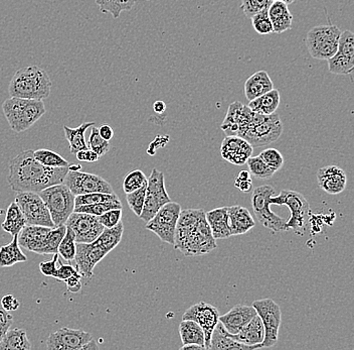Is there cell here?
I'll return each instance as SVG.
<instances>
[{"mask_svg": "<svg viewBox=\"0 0 354 350\" xmlns=\"http://www.w3.org/2000/svg\"><path fill=\"white\" fill-rule=\"evenodd\" d=\"M87 145H88L89 149L95 152L100 158L103 156L104 154H107L111 149L109 141L104 140V138L100 136L99 130L95 127L94 125L92 126L90 138H89V141Z\"/></svg>", "mask_w": 354, "mask_h": 350, "instance_id": "44", "label": "cell"}, {"mask_svg": "<svg viewBox=\"0 0 354 350\" xmlns=\"http://www.w3.org/2000/svg\"><path fill=\"white\" fill-rule=\"evenodd\" d=\"M63 183L75 196L90 193H114L110 183L95 174L69 169Z\"/></svg>", "mask_w": 354, "mask_h": 350, "instance_id": "14", "label": "cell"}, {"mask_svg": "<svg viewBox=\"0 0 354 350\" xmlns=\"http://www.w3.org/2000/svg\"><path fill=\"white\" fill-rule=\"evenodd\" d=\"M210 349L212 350H252L251 347L238 342L228 336V331L223 324L219 322L212 331L210 338Z\"/></svg>", "mask_w": 354, "mask_h": 350, "instance_id": "29", "label": "cell"}, {"mask_svg": "<svg viewBox=\"0 0 354 350\" xmlns=\"http://www.w3.org/2000/svg\"><path fill=\"white\" fill-rule=\"evenodd\" d=\"M69 167L49 168L36 160L34 151L27 150L17 154L10 164L8 184L14 192L38 193L43 189L64 181Z\"/></svg>", "mask_w": 354, "mask_h": 350, "instance_id": "1", "label": "cell"}, {"mask_svg": "<svg viewBox=\"0 0 354 350\" xmlns=\"http://www.w3.org/2000/svg\"><path fill=\"white\" fill-rule=\"evenodd\" d=\"M119 197L115 193H90V194L78 195L75 198V206L93 205L108 201H119Z\"/></svg>", "mask_w": 354, "mask_h": 350, "instance_id": "43", "label": "cell"}, {"mask_svg": "<svg viewBox=\"0 0 354 350\" xmlns=\"http://www.w3.org/2000/svg\"><path fill=\"white\" fill-rule=\"evenodd\" d=\"M216 240L206 221L205 211H180L173 245L175 249L186 256H203L217 249Z\"/></svg>", "mask_w": 354, "mask_h": 350, "instance_id": "2", "label": "cell"}, {"mask_svg": "<svg viewBox=\"0 0 354 350\" xmlns=\"http://www.w3.org/2000/svg\"><path fill=\"white\" fill-rule=\"evenodd\" d=\"M181 206L177 202H168L146 223L147 230L153 232L164 243L175 245V229Z\"/></svg>", "mask_w": 354, "mask_h": 350, "instance_id": "10", "label": "cell"}, {"mask_svg": "<svg viewBox=\"0 0 354 350\" xmlns=\"http://www.w3.org/2000/svg\"><path fill=\"white\" fill-rule=\"evenodd\" d=\"M261 160L269 167L279 171L284 165V156L276 149H266L259 154Z\"/></svg>", "mask_w": 354, "mask_h": 350, "instance_id": "49", "label": "cell"}, {"mask_svg": "<svg viewBox=\"0 0 354 350\" xmlns=\"http://www.w3.org/2000/svg\"><path fill=\"white\" fill-rule=\"evenodd\" d=\"M65 225L74 232L77 243H94L105 228L96 215L79 212L71 213Z\"/></svg>", "mask_w": 354, "mask_h": 350, "instance_id": "15", "label": "cell"}, {"mask_svg": "<svg viewBox=\"0 0 354 350\" xmlns=\"http://www.w3.org/2000/svg\"><path fill=\"white\" fill-rule=\"evenodd\" d=\"M147 182L146 176L141 169H134L124 178L123 190L125 194L133 192Z\"/></svg>", "mask_w": 354, "mask_h": 350, "instance_id": "47", "label": "cell"}, {"mask_svg": "<svg viewBox=\"0 0 354 350\" xmlns=\"http://www.w3.org/2000/svg\"><path fill=\"white\" fill-rule=\"evenodd\" d=\"M179 334L184 345L199 344L206 347L203 330L195 321L182 320L179 324Z\"/></svg>", "mask_w": 354, "mask_h": 350, "instance_id": "34", "label": "cell"}, {"mask_svg": "<svg viewBox=\"0 0 354 350\" xmlns=\"http://www.w3.org/2000/svg\"><path fill=\"white\" fill-rule=\"evenodd\" d=\"M77 158L81 162H88V163H95L97 161H99L100 156H98L95 152H93L92 150L86 149L82 150V151L78 152Z\"/></svg>", "mask_w": 354, "mask_h": 350, "instance_id": "57", "label": "cell"}, {"mask_svg": "<svg viewBox=\"0 0 354 350\" xmlns=\"http://www.w3.org/2000/svg\"><path fill=\"white\" fill-rule=\"evenodd\" d=\"M94 123H85L82 125L78 126L77 128H71L69 126L65 125L64 130L66 134L67 141H69V150L71 154H77L78 152L82 150L88 149L86 138H85V134H86L88 128L92 127Z\"/></svg>", "mask_w": 354, "mask_h": 350, "instance_id": "33", "label": "cell"}, {"mask_svg": "<svg viewBox=\"0 0 354 350\" xmlns=\"http://www.w3.org/2000/svg\"><path fill=\"white\" fill-rule=\"evenodd\" d=\"M170 201V197L165 188L164 174L157 169H152L147 179L144 206L139 217L147 223L162 206Z\"/></svg>", "mask_w": 354, "mask_h": 350, "instance_id": "11", "label": "cell"}, {"mask_svg": "<svg viewBox=\"0 0 354 350\" xmlns=\"http://www.w3.org/2000/svg\"><path fill=\"white\" fill-rule=\"evenodd\" d=\"M256 315L257 312L253 306L236 305L227 314L219 316V322L223 324V327L230 334H236Z\"/></svg>", "mask_w": 354, "mask_h": 350, "instance_id": "22", "label": "cell"}, {"mask_svg": "<svg viewBox=\"0 0 354 350\" xmlns=\"http://www.w3.org/2000/svg\"><path fill=\"white\" fill-rule=\"evenodd\" d=\"M219 310L206 302H199L191 306L184 313L182 320H192L201 326L205 333V345L210 349L212 331L219 323Z\"/></svg>", "mask_w": 354, "mask_h": 350, "instance_id": "16", "label": "cell"}, {"mask_svg": "<svg viewBox=\"0 0 354 350\" xmlns=\"http://www.w3.org/2000/svg\"><path fill=\"white\" fill-rule=\"evenodd\" d=\"M274 89V84L267 71H258L245 83V95L249 101L262 96Z\"/></svg>", "mask_w": 354, "mask_h": 350, "instance_id": "25", "label": "cell"}, {"mask_svg": "<svg viewBox=\"0 0 354 350\" xmlns=\"http://www.w3.org/2000/svg\"><path fill=\"white\" fill-rule=\"evenodd\" d=\"M147 182L140 188L133 191V192L126 194V200H127L128 205L130 209L133 211L134 214L140 216L142 212L143 206H144L145 195H146Z\"/></svg>", "mask_w": 354, "mask_h": 350, "instance_id": "45", "label": "cell"}, {"mask_svg": "<svg viewBox=\"0 0 354 350\" xmlns=\"http://www.w3.org/2000/svg\"><path fill=\"white\" fill-rule=\"evenodd\" d=\"M0 303H1L2 307L5 309L6 311H8V312H10V311L17 310L19 306H21L19 300L12 294L4 296L1 301H0Z\"/></svg>", "mask_w": 354, "mask_h": 350, "instance_id": "56", "label": "cell"}, {"mask_svg": "<svg viewBox=\"0 0 354 350\" xmlns=\"http://www.w3.org/2000/svg\"><path fill=\"white\" fill-rule=\"evenodd\" d=\"M268 14L275 34H283L286 30L292 28L293 15L284 2L273 1L269 8Z\"/></svg>", "mask_w": 354, "mask_h": 350, "instance_id": "27", "label": "cell"}, {"mask_svg": "<svg viewBox=\"0 0 354 350\" xmlns=\"http://www.w3.org/2000/svg\"><path fill=\"white\" fill-rule=\"evenodd\" d=\"M122 203L120 200L119 201H108L103 203L93 204V205H79L75 206L74 212L88 213V214L99 215L107 212L112 209H122Z\"/></svg>", "mask_w": 354, "mask_h": 350, "instance_id": "40", "label": "cell"}, {"mask_svg": "<svg viewBox=\"0 0 354 350\" xmlns=\"http://www.w3.org/2000/svg\"><path fill=\"white\" fill-rule=\"evenodd\" d=\"M76 251H77V243H76L75 234L69 228H67L66 234L58 245V254L67 262H74Z\"/></svg>", "mask_w": 354, "mask_h": 350, "instance_id": "42", "label": "cell"}, {"mask_svg": "<svg viewBox=\"0 0 354 350\" xmlns=\"http://www.w3.org/2000/svg\"><path fill=\"white\" fill-rule=\"evenodd\" d=\"M221 156L236 166H243L253 154V147L243 138L227 136L221 147Z\"/></svg>", "mask_w": 354, "mask_h": 350, "instance_id": "19", "label": "cell"}, {"mask_svg": "<svg viewBox=\"0 0 354 350\" xmlns=\"http://www.w3.org/2000/svg\"><path fill=\"white\" fill-rule=\"evenodd\" d=\"M30 340L27 338V331L21 328L8 329L5 336L0 341V350H30Z\"/></svg>", "mask_w": 354, "mask_h": 350, "instance_id": "31", "label": "cell"}, {"mask_svg": "<svg viewBox=\"0 0 354 350\" xmlns=\"http://www.w3.org/2000/svg\"><path fill=\"white\" fill-rule=\"evenodd\" d=\"M58 260V254H54V258L51 260H45L41 262L40 271L45 277L55 278L56 273V262Z\"/></svg>", "mask_w": 354, "mask_h": 350, "instance_id": "53", "label": "cell"}, {"mask_svg": "<svg viewBox=\"0 0 354 350\" xmlns=\"http://www.w3.org/2000/svg\"><path fill=\"white\" fill-rule=\"evenodd\" d=\"M153 110L158 114H162L166 110V104L162 100H157V101L154 102Z\"/></svg>", "mask_w": 354, "mask_h": 350, "instance_id": "60", "label": "cell"}, {"mask_svg": "<svg viewBox=\"0 0 354 350\" xmlns=\"http://www.w3.org/2000/svg\"><path fill=\"white\" fill-rule=\"evenodd\" d=\"M38 195L45 202L51 214L52 220L56 226L64 225L75 208V195L64 184L53 185L43 189Z\"/></svg>", "mask_w": 354, "mask_h": 350, "instance_id": "7", "label": "cell"}, {"mask_svg": "<svg viewBox=\"0 0 354 350\" xmlns=\"http://www.w3.org/2000/svg\"><path fill=\"white\" fill-rule=\"evenodd\" d=\"M281 102L279 90L272 89L262 96L249 101V107L252 112L263 115H271L277 112Z\"/></svg>", "mask_w": 354, "mask_h": 350, "instance_id": "28", "label": "cell"}, {"mask_svg": "<svg viewBox=\"0 0 354 350\" xmlns=\"http://www.w3.org/2000/svg\"><path fill=\"white\" fill-rule=\"evenodd\" d=\"M77 274H80L79 271H78L77 269L71 266V265L60 264V267L56 269L55 279L65 282V280L69 279V277L77 275Z\"/></svg>", "mask_w": 354, "mask_h": 350, "instance_id": "54", "label": "cell"}, {"mask_svg": "<svg viewBox=\"0 0 354 350\" xmlns=\"http://www.w3.org/2000/svg\"><path fill=\"white\" fill-rule=\"evenodd\" d=\"M341 30L336 25H318L311 28L306 36V45L312 58L325 60L335 55Z\"/></svg>", "mask_w": 354, "mask_h": 350, "instance_id": "8", "label": "cell"}, {"mask_svg": "<svg viewBox=\"0 0 354 350\" xmlns=\"http://www.w3.org/2000/svg\"><path fill=\"white\" fill-rule=\"evenodd\" d=\"M273 0H242L241 10L244 12L245 17L251 19L258 12L264 10H269Z\"/></svg>", "mask_w": 354, "mask_h": 350, "instance_id": "48", "label": "cell"}, {"mask_svg": "<svg viewBox=\"0 0 354 350\" xmlns=\"http://www.w3.org/2000/svg\"><path fill=\"white\" fill-rule=\"evenodd\" d=\"M251 19L254 30L261 36L273 34V25L270 17H269L268 10H264L262 12H258L257 14L252 17Z\"/></svg>", "mask_w": 354, "mask_h": 350, "instance_id": "46", "label": "cell"}, {"mask_svg": "<svg viewBox=\"0 0 354 350\" xmlns=\"http://www.w3.org/2000/svg\"><path fill=\"white\" fill-rule=\"evenodd\" d=\"M52 227L40 225H25L19 234V243L27 251L41 254L45 245Z\"/></svg>", "mask_w": 354, "mask_h": 350, "instance_id": "21", "label": "cell"}, {"mask_svg": "<svg viewBox=\"0 0 354 350\" xmlns=\"http://www.w3.org/2000/svg\"><path fill=\"white\" fill-rule=\"evenodd\" d=\"M231 236H242L255 227L256 221L250 211L242 206L234 205L228 207Z\"/></svg>", "mask_w": 354, "mask_h": 350, "instance_id": "24", "label": "cell"}, {"mask_svg": "<svg viewBox=\"0 0 354 350\" xmlns=\"http://www.w3.org/2000/svg\"><path fill=\"white\" fill-rule=\"evenodd\" d=\"M136 0H96L100 10L103 14H110L114 19H118L121 12L131 10Z\"/></svg>", "mask_w": 354, "mask_h": 350, "instance_id": "36", "label": "cell"}, {"mask_svg": "<svg viewBox=\"0 0 354 350\" xmlns=\"http://www.w3.org/2000/svg\"><path fill=\"white\" fill-rule=\"evenodd\" d=\"M245 164L249 167V172L251 176L259 178V179L268 180L273 177L276 169L271 168L268 165L265 164L260 156H250Z\"/></svg>", "mask_w": 354, "mask_h": 350, "instance_id": "39", "label": "cell"}, {"mask_svg": "<svg viewBox=\"0 0 354 350\" xmlns=\"http://www.w3.org/2000/svg\"><path fill=\"white\" fill-rule=\"evenodd\" d=\"M206 221L212 230L214 239H225L231 238L228 207L217 208L206 213Z\"/></svg>", "mask_w": 354, "mask_h": 350, "instance_id": "26", "label": "cell"}, {"mask_svg": "<svg viewBox=\"0 0 354 350\" xmlns=\"http://www.w3.org/2000/svg\"><path fill=\"white\" fill-rule=\"evenodd\" d=\"M188 349H206L205 347H201V345L199 344H184L182 345L181 350H188Z\"/></svg>", "mask_w": 354, "mask_h": 350, "instance_id": "62", "label": "cell"}, {"mask_svg": "<svg viewBox=\"0 0 354 350\" xmlns=\"http://www.w3.org/2000/svg\"><path fill=\"white\" fill-rule=\"evenodd\" d=\"M271 205H286L291 212L286 221L288 230L293 229L297 234H303L309 223L310 205L306 198L296 191L282 190L277 196L269 199Z\"/></svg>", "mask_w": 354, "mask_h": 350, "instance_id": "6", "label": "cell"}, {"mask_svg": "<svg viewBox=\"0 0 354 350\" xmlns=\"http://www.w3.org/2000/svg\"><path fill=\"white\" fill-rule=\"evenodd\" d=\"M273 1H281L284 2V3H286L287 6H289V4H292L293 2L295 1V0H273Z\"/></svg>", "mask_w": 354, "mask_h": 350, "instance_id": "63", "label": "cell"}, {"mask_svg": "<svg viewBox=\"0 0 354 350\" xmlns=\"http://www.w3.org/2000/svg\"><path fill=\"white\" fill-rule=\"evenodd\" d=\"M328 69L335 75H351L354 69V56H347L336 53L328 59Z\"/></svg>", "mask_w": 354, "mask_h": 350, "instance_id": "37", "label": "cell"}, {"mask_svg": "<svg viewBox=\"0 0 354 350\" xmlns=\"http://www.w3.org/2000/svg\"><path fill=\"white\" fill-rule=\"evenodd\" d=\"M338 54L347 56H354V34L351 30L341 32L338 42Z\"/></svg>", "mask_w": 354, "mask_h": 350, "instance_id": "50", "label": "cell"}, {"mask_svg": "<svg viewBox=\"0 0 354 350\" xmlns=\"http://www.w3.org/2000/svg\"><path fill=\"white\" fill-rule=\"evenodd\" d=\"M254 308L264 325L265 337L262 349L273 347L277 344L281 326L282 312L280 306L272 299H261L253 302Z\"/></svg>", "mask_w": 354, "mask_h": 350, "instance_id": "12", "label": "cell"}, {"mask_svg": "<svg viewBox=\"0 0 354 350\" xmlns=\"http://www.w3.org/2000/svg\"><path fill=\"white\" fill-rule=\"evenodd\" d=\"M25 225L27 223L21 208L17 205L16 202H12L6 211L5 219L2 223V229L14 236L15 234H19Z\"/></svg>", "mask_w": 354, "mask_h": 350, "instance_id": "32", "label": "cell"}, {"mask_svg": "<svg viewBox=\"0 0 354 350\" xmlns=\"http://www.w3.org/2000/svg\"><path fill=\"white\" fill-rule=\"evenodd\" d=\"M98 130H99L100 136L105 141H109L112 140L113 136H114V130H113V128L111 127L109 125H107V123L102 125Z\"/></svg>", "mask_w": 354, "mask_h": 350, "instance_id": "58", "label": "cell"}, {"mask_svg": "<svg viewBox=\"0 0 354 350\" xmlns=\"http://www.w3.org/2000/svg\"><path fill=\"white\" fill-rule=\"evenodd\" d=\"M108 252L102 249L100 245L92 243H77L75 262L76 267L82 280L92 279L94 276L95 267L107 256Z\"/></svg>", "mask_w": 354, "mask_h": 350, "instance_id": "17", "label": "cell"}, {"mask_svg": "<svg viewBox=\"0 0 354 350\" xmlns=\"http://www.w3.org/2000/svg\"><path fill=\"white\" fill-rule=\"evenodd\" d=\"M27 258L21 251V245L19 243V234H15L12 243L2 245L0 247V267H10L17 262H27Z\"/></svg>", "mask_w": 354, "mask_h": 350, "instance_id": "30", "label": "cell"}, {"mask_svg": "<svg viewBox=\"0 0 354 350\" xmlns=\"http://www.w3.org/2000/svg\"><path fill=\"white\" fill-rule=\"evenodd\" d=\"M123 232L124 225L122 221H120L114 227L104 228L103 231L98 236L94 243L109 254L122 240Z\"/></svg>", "mask_w": 354, "mask_h": 350, "instance_id": "35", "label": "cell"}, {"mask_svg": "<svg viewBox=\"0 0 354 350\" xmlns=\"http://www.w3.org/2000/svg\"><path fill=\"white\" fill-rule=\"evenodd\" d=\"M228 336L231 337L238 342L251 347L253 349H262L265 329L259 315H256L249 323L245 324L238 333L230 334L228 332Z\"/></svg>", "mask_w": 354, "mask_h": 350, "instance_id": "23", "label": "cell"}, {"mask_svg": "<svg viewBox=\"0 0 354 350\" xmlns=\"http://www.w3.org/2000/svg\"><path fill=\"white\" fill-rule=\"evenodd\" d=\"M234 186H236L239 190L242 191V192L249 193L250 191L252 190V188H253V182H252V180L236 179Z\"/></svg>", "mask_w": 354, "mask_h": 350, "instance_id": "59", "label": "cell"}, {"mask_svg": "<svg viewBox=\"0 0 354 350\" xmlns=\"http://www.w3.org/2000/svg\"><path fill=\"white\" fill-rule=\"evenodd\" d=\"M91 349H99V347H98L97 342L94 340V339H91L90 341L86 343V344L82 345L81 350H91Z\"/></svg>", "mask_w": 354, "mask_h": 350, "instance_id": "61", "label": "cell"}, {"mask_svg": "<svg viewBox=\"0 0 354 350\" xmlns=\"http://www.w3.org/2000/svg\"><path fill=\"white\" fill-rule=\"evenodd\" d=\"M282 132L283 123L277 113L263 115L251 110L236 136L244 138L253 147H263L279 140Z\"/></svg>", "mask_w": 354, "mask_h": 350, "instance_id": "4", "label": "cell"}, {"mask_svg": "<svg viewBox=\"0 0 354 350\" xmlns=\"http://www.w3.org/2000/svg\"><path fill=\"white\" fill-rule=\"evenodd\" d=\"M15 202L21 208L27 225L55 227L49 209L38 193L19 192L15 197Z\"/></svg>", "mask_w": 354, "mask_h": 350, "instance_id": "13", "label": "cell"}, {"mask_svg": "<svg viewBox=\"0 0 354 350\" xmlns=\"http://www.w3.org/2000/svg\"><path fill=\"white\" fill-rule=\"evenodd\" d=\"M65 282H66L67 288H68L69 292H80L82 289V276L80 274L71 276L69 279L65 280Z\"/></svg>", "mask_w": 354, "mask_h": 350, "instance_id": "55", "label": "cell"}, {"mask_svg": "<svg viewBox=\"0 0 354 350\" xmlns=\"http://www.w3.org/2000/svg\"><path fill=\"white\" fill-rule=\"evenodd\" d=\"M66 231L67 226L65 225L52 228L47 241H45V247H43L41 254H58V245H60V241L64 238Z\"/></svg>", "mask_w": 354, "mask_h": 350, "instance_id": "41", "label": "cell"}, {"mask_svg": "<svg viewBox=\"0 0 354 350\" xmlns=\"http://www.w3.org/2000/svg\"><path fill=\"white\" fill-rule=\"evenodd\" d=\"M2 110L14 132H23L32 127L47 112L43 100L12 97L2 104Z\"/></svg>", "mask_w": 354, "mask_h": 350, "instance_id": "5", "label": "cell"}, {"mask_svg": "<svg viewBox=\"0 0 354 350\" xmlns=\"http://www.w3.org/2000/svg\"><path fill=\"white\" fill-rule=\"evenodd\" d=\"M12 321H14V317L8 313V311L2 307L1 303H0V341L10 329Z\"/></svg>", "mask_w": 354, "mask_h": 350, "instance_id": "52", "label": "cell"}, {"mask_svg": "<svg viewBox=\"0 0 354 350\" xmlns=\"http://www.w3.org/2000/svg\"><path fill=\"white\" fill-rule=\"evenodd\" d=\"M319 187L330 195H338L345 190L347 177L345 172L335 165L323 167L317 172Z\"/></svg>", "mask_w": 354, "mask_h": 350, "instance_id": "20", "label": "cell"}, {"mask_svg": "<svg viewBox=\"0 0 354 350\" xmlns=\"http://www.w3.org/2000/svg\"><path fill=\"white\" fill-rule=\"evenodd\" d=\"M276 191L271 185H262L254 189L252 195V206L257 217L258 223L274 232L287 231L285 219L272 212L269 199L275 195Z\"/></svg>", "mask_w": 354, "mask_h": 350, "instance_id": "9", "label": "cell"}, {"mask_svg": "<svg viewBox=\"0 0 354 350\" xmlns=\"http://www.w3.org/2000/svg\"><path fill=\"white\" fill-rule=\"evenodd\" d=\"M93 339L92 334L82 330L64 327L54 332L47 340L49 350H81L82 345Z\"/></svg>", "mask_w": 354, "mask_h": 350, "instance_id": "18", "label": "cell"}, {"mask_svg": "<svg viewBox=\"0 0 354 350\" xmlns=\"http://www.w3.org/2000/svg\"><path fill=\"white\" fill-rule=\"evenodd\" d=\"M52 85L47 71L38 66L25 67L15 72L8 92L12 97L43 101L51 95Z\"/></svg>", "mask_w": 354, "mask_h": 350, "instance_id": "3", "label": "cell"}, {"mask_svg": "<svg viewBox=\"0 0 354 350\" xmlns=\"http://www.w3.org/2000/svg\"><path fill=\"white\" fill-rule=\"evenodd\" d=\"M34 156L38 162H40L43 166L49 167V168H65V167L69 166L68 161L65 160L60 154L49 151V150L34 151Z\"/></svg>", "mask_w": 354, "mask_h": 350, "instance_id": "38", "label": "cell"}, {"mask_svg": "<svg viewBox=\"0 0 354 350\" xmlns=\"http://www.w3.org/2000/svg\"><path fill=\"white\" fill-rule=\"evenodd\" d=\"M98 220L105 228L114 227L122 220V209H112L99 215Z\"/></svg>", "mask_w": 354, "mask_h": 350, "instance_id": "51", "label": "cell"}]
</instances>
